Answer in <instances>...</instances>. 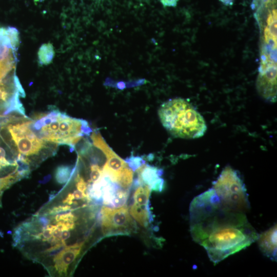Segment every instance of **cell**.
Wrapping results in <instances>:
<instances>
[{
    "label": "cell",
    "mask_w": 277,
    "mask_h": 277,
    "mask_svg": "<svg viewBox=\"0 0 277 277\" xmlns=\"http://www.w3.org/2000/svg\"><path fill=\"white\" fill-rule=\"evenodd\" d=\"M39 64L41 65H47L50 64L54 57L55 52L52 44H42L37 53Z\"/></svg>",
    "instance_id": "8fae6325"
},
{
    "label": "cell",
    "mask_w": 277,
    "mask_h": 277,
    "mask_svg": "<svg viewBox=\"0 0 277 277\" xmlns=\"http://www.w3.org/2000/svg\"><path fill=\"white\" fill-rule=\"evenodd\" d=\"M189 214L193 240L204 248L214 264L249 246L258 238L245 213L225 206L212 188L193 199Z\"/></svg>",
    "instance_id": "6da1fadb"
},
{
    "label": "cell",
    "mask_w": 277,
    "mask_h": 277,
    "mask_svg": "<svg viewBox=\"0 0 277 277\" xmlns=\"http://www.w3.org/2000/svg\"><path fill=\"white\" fill-rule=\"evenodd\" d=\"M136 188L133 195V203L138 205H149V200L151 191L150 188L144 185H139Z\"/></svg>",
    "instance_id": "7c38bea8"
},
{
    "label": "cell",
    "mask_w": 277,
    "mask_h": 277,
    "mask_svg": "<svg viewBox=\"0 0 277 277\" xmlns=\"http://www.w3.org/2000/svg\"><path fill=\"white\" fill-rule=\"evenodd\" d=\"M39 225L42 228H44L46 226L49 224V221L45 216H41L38 217L37 220Z\"/></svg>",
    "instance_id": "cb8c5ba5"
},
{
    "label": "cell",
    "mask_w": 277,
    "mask_h": 277,
    "mask_svg": "<svg viewBox=\"0 0 277 277\" xmlns=\"http://www.w3.org/2000/svg\"><path fill=\"white\" fill-rule=\"evenodd\" d=\"M135 171L140 185H146L151 190L156 192L162 191L164 185V181L161 177L163 174V169L145 163Z\"/></svg>",
    "instance_id": "52a82bcc"
},
{
    "label": "cell",
    "mask_w": 277,
    "mask_h": 277,
    "mask_svg": "<svg viewBox=\"0 0 277 277\" xmlns=\"http://www.w3.org/2000/svg\"><path fill=\"white\" fill-rule=\"evenodd\" d=\"M164 7H175L179 0H160Z\"/></svg>",
    "instance_id": "603a6c76"
},
{
    "label": "cell",
    "mask_w": 277,
    "mask_h": 277,
    "mask_svg": "<svg viewBox=\"0 0 277 277\" xmlns=\"http://www.w3.org/2000/svg\"><path fill=\"white\" fill-rule=\"evenodd\" d=\"M276 224L258 234V241L260 249L267 258L276 261Z\"/></svg>",
    "instance_id": "9c48e42d"
},
{
    "label": "cell",
    "mask_w": 277,
    "mask_h": 277,
    "mask_svg": "<svg viewBox=\"0 0 277 277\" xmlns=\"http://www.w3.org/2000/svg\"><path fill=\"white\" fill-rule=\"evenodd\" d=\"M74 197L72 193H69L66 197L63 200V203L68 205H72L73 202Z\"/></svg>",
    "instance_id": "484cf974"
},
{
    "label": "cell",
    "mask_w": 277,
    "mask_h": 277,
    "mask_svg": "<svg viewBox=\"0 0 277 277\" xmlns=\"http://www.w3.org/2000/svg\"><path fill=\"white\" fill-rule=\"evenodd\" d=\"M273 0H253L252 7L255 9L262 5L268 3Z\"/></svg>",
    "instance_id": "d4e9b609"
},
{
    "label": "cell",
    "mask_w": 277,
    "mask_h": 277,
    "mask_svg": "<svg viewBox=\"0 0 277 277\" xmlns=\"http://www.w3.org/2000/svg\"><path fill=\"white\" fill-rule=\"evenodd\" d=\"M234 0H220L223 4L226 5H232Z\"/></svg>",
    "instance_id": "83f0119b"
},
{
    "label": "cell",
    "mask_w": 277,
    "mask_h": 277,
    "mask_svg": "<svg viewBox=\"0 0 277 277\" xmlns=\"http://www.w3.org/2000/svg\"><path fill=\"white\" fill-rule=\"evenodd\" d=\"M75 181L76 189L83 192H85L87 189L88 185L84 179L79 174H77Z\"/></svg>",
    "instance_id": "44dd1931"
},
{
    "label": "cell",
    "mask_w": 277,
    "mask_h": 277,
    "mask_svg": "<svg viewBox=\"0 0 277 277\" xmlns=\"http://www.w3.org/2000/svg\"><path fill=\"white\" fill-rule=\"evenodd\" d=\"M72 168L67 165L57 167L55 171V179L60 184H64L68 182L72 175Z\"/></svg>",
    "instance_id": "4fadbf2b"
},
{
    "label": "cell",
    "mask_w": 277,
    "mask_h": 277,
    "mask_svg": "<svg viewBox=\"0 0 277 277\" xmlns=\"http://www.w3.org/2000/svg\"><path fill=\"white\" fill-rule=\"evenodd\" d=\"M13 82H14V86L16 90L18 91L19 95L23 97H25L26 94H25V91L22 86V85L18 80V78L15 74L13 76Z\"/></svg>",
    "instance_id": "7402d4cb"
},
{
    "label": "cell",
    "mask_w": 277,
    "mask_h": 277,
    "mask_svg": "<svg viewBox=\"0 0 277 277\" xmlns=\"http://www.w3.org/2000/svg\"><path fill=\"white\" fill-rule=\"evenodd\" d=\"M212 188L221 203L234 211L245 213L250 203L245 185L239 173L229 166L213 182Z\"/></svg>",
    "instance_id": "3957f363"
},
{
    "label": "cell",
    "mask_w": 277,
    "mask_h": 277,
    "mask_svg": "<svg viewBox=\"0 0 277 277\" xmlns=\"http://www.w3.org/2000/svg\"><path fill=\"white\" fill-rule=\"evenodd\" d=\"M56 225L61 228L62 231L72 230L75 226V221L72 220L60 221L56 222Z\"/></svg>",
    "instance_id": "d6986e66"
},
{
    "label": "cell",
    "mask_w": 277,
    "mask_h": 277,
    "mask_svg": "<svg viewBox=\"0 0 277 277\" xmlns=\"http://www.w3.org/2000/svg\"><path fill=\"white\" fill-rule=\"evenodd\" d=\"M70 236V232L69 230H65L62 231L61 235V240L62 241H65L66 240L68 239Z\"/></svg>",
    "instance_id": "4316f807"
},
{
    "label": "cell",
    "mask_w": 277,
    "mask_h": 277,
    "mask_svg": "<svg viewBox=\"0 0 277 277\" xmlns=\"http://www.w3.org/2000/svg\"><path fill=\"white\" fill-rule=\"evenodd\" d=\"M90 180L89 183H94L98 181L102 176L103 172V169L100 166L95 163H93L90 168Z\"/></svg>",
    "instance_id": "9a60e30c"
},
{
    "label": "cell",
    "mask_w": 277,
    "mask_h": 277,
    "mask_svg": "<svg viewBox=\"0 0 277 277\" xmlns=\"http://www.w3.org/2000/svg\"><path fill=\"white\" fill-rule=\"evenodd\" d=\"M66 246L65 241H61L55 245H52L51 247L45 251V253L49 256L56 255L62 251Z\"/></svg>",
    "instance_id": "e0dca14e"
},
{
    "label": "cell",
    "mask_w": 277,
    "mask_h": 277,
    "mask_svg": "<svg viewBox=\"0 0 277 277\" xmlns=\"http://www.w3.org/2000/svg\"><path fill=\"white\" fill-rule=\"evenodd\" d=\"M54 219L56 222L60 221L67 220L76 221L77 217L74 214H73L70 211H67L56 214L54 217Z\"/></svg>",
    "instance_id": "ac0fdd59"
},
{
    "label": "cell",
    "mask_w": 277,
    "mask_h": 277,
    "mask_svg": "<svg viewBox=\"0 0 277 277\" xmlns=\"http://www.w3.org/2000/svg\"><path fill=\"white\" fill-rule=\"evenodd\" d=\"M159 115L164 128L175 137L199 138L207 129L203 116L183 98H173L164 103L159 108Z\"/></svg>",
    "instance_id": "7a4b0ae2"
},
{
    "label": "cell",
    "mask_w": 277,
    "mask_h": 277,
    "mask_svg": "<svg viewBox=\"0 0 277 277\" xmlns=\"http://www.w3.org/2000/svg\"><path fill=\"white\" fill-rule=\"evenodd\" d=\"M262 29L259 76L276 77V11L256 18Z\"/></svg>",
    "instance_id": "277c9868"
},
{
    "label": "cell",
    "mask_w": 277,
    "mask_h": 277,
    "mask_svg": "<svg viewBox=\"0 0 277 277\" xmlns=\"http://www.w3.org/2000/svg\"><path fill=\"white\" fill-rule=\"evenodd\" d=\"M90 138L93 145L103 152L107 159L102 168L103 172L112 181L116 183L123 170L129 167L127 163L113 151L99 132H93Z\"/></svg>",
    "instance_id": "8992f818"
},
{
    "label": "cell",
    "mask_w": 277,
    "mask_h": 277,
    "mask_svg": "<svg viewBox=\"0 0 277 277\" xmlns=\"http://www.w3.org/2000/svg\"><path fill=\"white\" fill-rule=\"evenodd\" d=\"M7 34L10 39L13 50H16L19 44V36L18 30L12 27L6 28Z\"/></svg>",
    "instance_id": "5bb4252c"
},
{
    "label": "cell",
    "mask_w": 277,
    "mask_h": 277,
    "mask_svg": "<svg viewBox=\"0 0 277 277\" xmlns=\"http://www.w3.org/2000/svg\"><path fill=\"white\" fill-rule=\"evenodd\" d=\"M84 242L76 243L65 248L53 259L55 270L61 275L66 274L68 267L80 254Z\"/></svg>",
    "instance_id": "ba28073f"
},
{
    "label": "cell",
    "mask_w": 277,
    "mask_h": 277,
    "mask_svg": "<svg viewBox=\"0 0 277 277\" xmlns=\"http://www.w3.org/2000/svg\"><path fill=\"white\" fill-rule=\"evenodd\" d=\"M101 226L105 236L129 234L136 229V225L125 205L118 208L103 206L101 210Z\"/></svg>",
    "instance_id": "5b68a950"
},
{
    "label": "cell",
    "mask_w": 277,
    "mask_h": 277,
    "mask_svg": "<svg viewBox=\"0 0 277 277\" xmlns=\"http://www.w3.org/2000/svg\"><path fill=\"white\" fill-rule=\"evenodd\" d=\"M72 209V207L70 205H58L57 206H54L51 209L49 210L48 214H55L59 213L70 211Z\"/></svg>",
    "instance_id": "ffe728a7"
},
{
    "label": "cell",
    "mask_w": 277,
    "mask_h": 277,
    "mask_svg": "<svg viewBox=\"0 0 277 277\" xmlns=\"http://www.w3.org/2000/svg\"><path fill=\"white\" fill-rule=\"evenodd\" d=\"M149 205H138L132 203L129 209L131 216L138 224L146 227L151 220V212Z\"/></svg>",
    "instance_id": "30bf717a"
},
{
    "label": "cell",
    "mask_w": 277,
    "mask_h": 277,
    "mask_svg": "<svg viewBox=\"0 0 277 277\" xmlns=\"http://www.w3.org/2000/svg\"><path fill=\"white\" fill-rule=\"evenodd\" d=\"M125 161L133 171H135L141 166L145 163V161L142 157L133 155L126 158Z\"/></svg>",
    "instance_id": "2e32d148"
}]
</instances>
